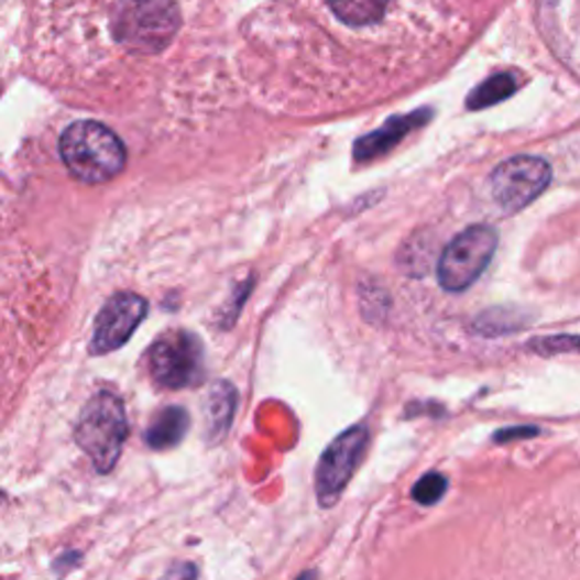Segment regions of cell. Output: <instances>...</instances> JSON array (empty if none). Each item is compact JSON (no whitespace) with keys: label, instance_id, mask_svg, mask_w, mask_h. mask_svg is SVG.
Segmentation results:
<instances>
[{"label":"cell","instance_id":"6da1fadb","mask_svg":"<svg viewBox=\"0 0 580 580\" xmlns=\"http://www.w3.org/2000/svg\"><path fill=\"white\" fill-rule=\"evenodd\" d=\"M59 152L73 177L85 184H102L125 168L123 141L96 121H77L62 134Z\"/></svg>","mask_w":580,"mask_h":580},{"label":"cell","instance_id":"7a4b0ae2","mask_svg":"<svg viewBox=\"0 0 580 580\" xmlns=\"http://www.w3.org/2000/svg\"><path fill=\"white\" fill-rule=\"evenodd\" d=\"M113 36L132 55H157L182 28L175 0H119L113 12Z\"/></svg>","mask_w":580,"mask_h":580},{"label":"cell","instance_id":"3957f363","mask_svg":"<svg viewBox=\"0 0 580 580\" xmlns=\"http://www.w3.org/2000/svg\"><path fill=\"white\" fill-rule=\"evenodd\" d=\"M128 438V415L119 395L96 393L75 424V442L91 458L96 470L107 474L121 458Z\"/></svg>","mask_w":580,"mask_h":580},{"label":"cell","instance_id":"277c9868","mask_svg":"<svg viewBox=\"0 0 580 580\" xmlns=\"http://www.w3.org/2000/svg\"><path fill=\"white\" fill-rule=\"evenodd\" d=\"M496 250V231L488 225H472L445 248L438 261L440 286L449 293L470 288L492 261Z\"/></svg>","mask_w":580,"mask_h":580},{"label":"cell","instance_id":"5b68a950","mask_svg":"<svg viewBox=\"0 0 580 580\" xmlns=\"http://www.w3.org/2000/svg\"><path fill=\"white\" fill-rule=\"evenodd\" d=\"M370 442V431L365 424H357L342 431L320 456L316 470V496L322 508H331L338 504L347 483L352 481L359 470L363 453Z\"/></svg>","mask_w":580,"mask_h":580},{"label":"cell","instance_id":"8992f818","mask_svg":"<svg viewBox=\"0 0 580 580\" xmlns=\"http://www.w3.org/2000/svg\"><path fill=\"white\" fill-rule=\"evenodd\" d=\"M554 173L547 160L533 157V154H517L501 162L490 175V190L494 203L508 211H522L535 198L543 196Z\"/></svg>","mask_w":580,"mask_h":580},{"label":"cell","instance_id":"52a82bcc","mask_svg":"<svg viewBox=\"0 0 580 580\" xmlns=\"http://www.w3.org/2000/svg\"><path fill=\"white\" fill-rule=\"evenodd\" d=\"M150 374L162 389L179 391L196 385L203 374V344L188 331H171L162 336L150 350Z\"/></svg>","mask_w":580,"mask_h":580},{"label":"cell","instance_id":"ba28073f","mask_svg":"<svg viewBox=\"0 0 580 580\" xmlns=\"http://www.w3.org/2000/svg\"><path fill=\"white\" fill-rule=\"evenodd\" d=\"M147 304L143 297L134 293H121L113 295L98 314L94 340H91V352L94 354H109L113 350L123 347L130 336L136 331L141 320L145 318Z\"/></svg>","mask_w":580,"mask_h":580},{"label":"cell","instance_id":"9c48e42d","mask_svg":"<svg viewBox=\"0 0 580 580\" xmlns=\"http://www.w3.org/2000/svg\"><path fill=\"white\" fill-rule=\"evenodd\" d=\"M429 109H417L413 113L406 116H393V119L385 121L379 130L361 136L354 145V160L357 162H372L383 157V154H389L391 150H395L404 136H408L411 132L419 130L424 123H429Z\"/></svg>","mask_w":580,"mask_h":580},{"label":"cell","instance_id":"30bf717a","mask_svg":"<svg viewBox=\"0 0 580 580\" xmlns=\"http://www.w3.org/2000/svg\"><path fill=\"white\" fill-rule=\"evenodd\" d=\"M237 389L227 381L216 383L209 397H207V436L209 442H220L231 422H234V413H237Z\"/></svg>","mask_w":580,"mask_h":580},{"label":"cell","instance_id":"8fae6325","mask_svg":"<svg viewBox=\"0 0 580 580\" xmlns=\"http://www.w3.org/2000/svg\"><path fill=\"white\" fill-rule=\"evenodd\" d=\"M188 413L179 406H168L154 415L152 424L145 431V442L150 449H173L175 445L182 442V438L188 431Z\"/></svg>","mask_w":580,"mask_h":580},{"label":"cell","instance_id":"7c38bea8","mask_svg":"<svg viewBox=\"0 0 580 580\" xmlns=\"http://www.w3.org/2000/svg\"><path fill=\"white\" fill-rule=\"evenodd\" d=\"M391 0H329V8L333 14L354 28L372 25L383 19L385 10H389Z\"/></svg>","mask_w":580,"mask_h":580},{"label":"cell","instance_id":"4fadbf2b","mask_svg":"<svg viewBox=\"0 0 580 580\" xmlns=\"http://www.w3.org/2000/svg\"><path fill=\"white\" fill-rule=\"evenodd\" d=\"M519 87V80L515 73H496L481 83L468 98L470 109H488L501 100L511 98Z\"/></svg>","mask_w":580,"mask_h":580},{"label":"cell","instance_id":"5bb4252c","mask_svg":"<svg viewBox=\"0 0 580 580\" xmlns=\"http://www.w3.org/2000/svg\"><path fill=\"white\" fill-rule=\"evenodd\" d=\"M447 477L440 472L424 474L415 485H413V499L419 506H434L445 496L447 492Z\"/></svg>","mask_w":580,"mask_h":580},{"label":"cell","instance_id":"9a60e30c","mask_svg":"<svg viewBox=\"0 0 580 580\" xmlns=\"http://www.w3.org/2000/svg\"><path fill=\"white\" fill-rule=\"evenodd\" d=\"M528 350L537 354H565V352H580V336H547L528 342Z\"/></svg>","mask_w":580,"mask_h":580},{"label":"cell","instance_id":"2e32d148","mask_svg":"<svg viewBox=\"0 0 580 580\" xmlns=\"http://www.w3.org/2000/svg\"><path fill=\"white\" fill-rule=\"evenodd\" d=\"M539 434L537 427H513V429H501L494 434V442H511V440H526L535 438Z\"/></svg>","mask_w":580,"mask_h":580},{"label":"cell","instance_id":"e0dca14e","mask_svg":"<svg viewBox=\"0 0 580 580\" xmlns=\"http://www.w3.org/2000/svg\"><path fill=\"white\" fill-rule=\"evenodd\" d=\"M175 573H177L175 580H196L198 578V569L193 567V565H179L175 569Z\"/></svg>","mask_w":580,"mask_h":580},{"label":"cell","instance_id":"ac0fdd59","mask_svg":"<svg viewBox=\"0 0 580 580\" xmlns=\"http://www.w3.org/2000/svg\"><path fill=\"white\" fill-rule=\"evenodd\" d=\"M316 578H318V576H316V571H304V573H302L297 580H316Z\"/></svg>","mask_w":580,"mask_h":580}]
</instances>
